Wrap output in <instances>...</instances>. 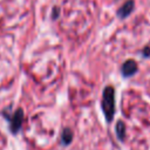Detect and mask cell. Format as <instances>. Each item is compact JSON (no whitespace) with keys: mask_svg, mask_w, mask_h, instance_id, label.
<instances>
[{"mask_svg":"<svg viewBox=\"0 0 150 150\" xmlns=\"http://www.w3.org/2000/svg\"><path fill=\"white\" fill-rule=\"evenodd\" d=\"M102 109L108 122H110L115 114V91L112 87H105L102 96Z\"/></svg>","mask_w":150,"mask_h":150,"instance_id":"6da1fadb","label":"cell"},{"mask_svg":"<svg viewBox=\"0 0 150 150\" xmlns=\"http://www.w3.org/2000/svg\"><path fill=\"white\" fill-rule=\"evenodd\" d=\"M22 122H23V111L21 109H18L11 118V130H12V132L16 134L20 130V128L22 125Z\"/></svg>","mask_w":150,"mask_h":150,"instance_id":"7a4b0ae2","label":"cell"},{"mask_svg":"<svg viewBox=\"0 0 150 150\" xmlns=\"http://www.w3.org/2000/svg\"><path fill=\"white\" fill-rule=\"evenodd\" d=\"M121 70H122V74H123L124 76H131L132 74L136 73V70H137V64H136V62H135L134 60H127V61L122 64Z\"/></svg>","mask_w":150,"mask_h":150,"instance_id":"3957f363","label":"cell"},{"mask_svg":"<svg viewBox=\"0 0 150 150\" xmlns=\"http://www.w3.org/2000/svg\"><path fill=\"white\" fill-rule=\"evenodd\" d=\"M132 11H134V1L132 0H128L121 6V8L117 12V15L120 18H127Z\"/></svg>","mask_w":150,"mask_h":150,"instance_id":"277c9868","label":"cell"},{"mask_svg":"<svg viewBox=\"0 0 150 150\" xmlns=\"http://www.w3.org/2000/svg\"><path fill=\"white\" fill-rule=\"evenodd\" d=\"M71 138H73V136H71V131H70L69 129H64L63 132H62V141H63V143H64V144L70 143Z\"/></svg>","mask_w":150,"mask_h":150,"instance_id":"5b68a950","label":"cell"},{"mask_svg":"<svg viewBox=\"0 0 150 150\" xmlns=\"http://www.w3.org/2000/svg\"><path fill=\"white\" fill-rule=\"evenodd\" d=\"M116 134H117V136H118L120 139H123V137H124V124H123L122 122H118V123H117Z\"/></svg>","mask_w":150,"mask_h":150,"instance_id":"8992f818","label":"cell"},{"mask_svg":"<svg viewBox=\"0 0 150 150\" xmlns=\"http://www.w3.org/2000/svg\"><path fill=\"white\" fill-rule=\"evenodd\" d=\"M143 54H144V55H145V54H146V55H149V54H150V49H149V48L144 49V50H143Z\"/></svg>","mask_w":150,"mask_h":150,"instance_id":"52a82bcc","label":"cell"}]
</instances>
